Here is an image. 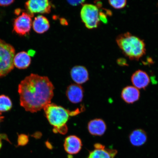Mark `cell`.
I'll use <instances>...</instances> for the list:
<instances>
[{
	"label": "cell",
	"mask_w": 158,
	"mask_h": 158,
	"mask_svg": "<svg viewBox=\"0 0 158 158\" xmlns=\"http://www.w3.org/2000/svg\"><path fill=\"white\" fill-rule=\"evenodd\" d=\"M54 87L47 77L31 74L19 86L20 104L27 111L35 113L50 104Z\"/></svg>",
	"instance_id": "6da1fadb"
},
{
	"label": "cell",
	"mask_w": 158,
	"mask_h": 158,
	"mask_svg": "<svg viewBox=\"0 0 158 158\" xmlns=\"http://www.w3.org/2000/svg\"><path fill=\"white\" fill-rule=\"evenodd\" d=\"M116 42L123 54L131 60H138L145 54L143 40L129 32L118 35Z\"/></svg>",
	"instance_id": "7a4b0ae2"
},
{
	"label": "cell",
	"mask_w": 158,
	"mask_h": 158,
	"mask_svg": "<svg viewBox=\"0 0 158 158\" xmlns=\"http://www.w3.org/2000/svg\"><path fill=\"white\" fill-rule=\"evenodd\" d=\"M44 110L47 120L54 127V132L66 134L68 131L66 123L71 114L70 111L62 106L51 103L45 106Z\"/></svg>",
	"instance_id": "3957f363"
},
{
	"label": "cell",
	"mask_w": 158,
	"mask_h": 158,
	"mask_svg": "<svg viewBox=\"0 0 158 158\" xmlns=\"http://www.w3.org/2000/svg\"><path fill=\"white\" fill-rule=\"evenodd\" d=\"M15 54L13 47L0 39V77L6 76L14 68Z\"/></svg>",
	"instance_id": "277c9868"
},
{
	"label": "cell",
	"mask_w": 158,
	"mask_h": 158,
	"mask_svg": "<svg viewBox=\"0 0 158 158\" xmlns=\"http://www.w3.org/2000/svg\"><path fill=\"white\" fill-rule=\"evenodd\" d=\"M98 7L97 6L89 4L83 5L81 11V17L87 28H96L100 23Z\"/></svg>",
	"instance_id": "5b68a950"
},
{
	"label": "cell",
	"mask_w": 158,
	"mask_h": 158,
	"mask_svg": "<svg viewBox=\"0 0 158 158\" xmlns=\"http://www.w3.org/2000/svg\"><path fill=\"white\" fill-rule=\"evenodd\" d=\"M33 17L28 13L23 12L15 19L14 23V30L20 35L27 34L31 31L32 25L31 18Z\"/></svg>",
	"instance_id": "8992f818"
},
{
	"label": "cell",
	"mask_w": 158,
	"mask_h": 158,
	"mask_svg": "<svg viewBox=\"0 0 158 158\" xmlns=\"http://www.w3.org/2000/svg\"><path fill=\"white\" fill-rule=\"evenodd\" d=\"M25 6L28 13L32 16L34 13H49L51 9V3L47 0H31L26 3Z\"/></svg>",
	"instance_id": "52a82bcc"
},
{
	"label": "cell",
	"mask_w": 158,
	"mask_h": 158,
	"mask_svg": "<svg viewBox=\"0 0 158 158\" xmlns=\"http://www.w3.org/2000/svg\"><path fill=\"white\" fill-rule=\"evenodd\" d=\"M94 148L88 158H114L118 153L116 150L108 149L100 143L95 144Z\"/></svg>",
	"instance_id": "ba28073f"
},
{
	"label": "cell",
	"mask_w": 158,
	"mask_h": 158,
	"mask_svg": "<svg viewBox=\"0 0 158 158\" xmlns=\"http://www.w3.org/2000/svg\"><path fill=\"white\" fill-rule=\"evenodd\" d=\"M131 81L133 86L138 89H145L149 85L150 79L147 73L138 70L132 75Z\"/></svg>",
	"instance_id": "9c48e42d"
},
{
	"label": "cell",
	"mask_w": 158,
	"mask_h": 158,
	"mask_svg": "<svg viewBox=\"0 0 158 158\" xmlns=\"http://www.w3.org/2000/svg\"><path fill=\"white\" fill-rule=\"evenodd\" d=\"M81 140L76 135H70L65 139L64 147L65 151L70 155L78 153L81 149Z\"/></svg>",
	"instance_id": "30bf717a"
},
{
	"label": "cell",
	"mask_w": 158,
	"mask_h": 158,
	"mask_svg": "<svg viewBox=\"0 0 158 158\" xmlns=\"http://www.w3.org/2000/svg\"><path fill=\"white\" fill-rule=\"evenodd\" d=\"M66 94L67 98L71 102L78 103L81 102L83 98V89L80 85H70L67 88Z\"/></svg>",
	"instance_id": "8fae6325"
},
{
	"label": "cell",
	"mask_w": 158,
	"mask_h": 158,
	"mask_svg": "<svg viewBox=\"0 0 158 158\" xmlns=\"http://www.w3.org/2000/svg\"><path fill=\"white\" fill-rule=\"evenodd\" d=\"M121 97L126 103L132 104L139 100L140 93L139 90L135 87L128 86L122 89Z\"/></svg>",
	"instance_id": "7c38bea8"
},
{
	"label": "cell",
	"mask_w": 158,
	"mask_h": 158,
	"mask_svg": "<svg viewBox=\"0 0 158 158\" xmlns=\"http://www.w3.org/2000/svg\"><path fill=\"white\" fill-rule=\"evenodd\" d=\"M107 126L104 120L101 118H95L90 120L88 124L89 132L92 135L101 136L106 133Z\"/></svg>",
	"instance_id": "4fadbf2b"
},
{
	"label": "cell",
	"mask_w": 158,
	"mask_h": 158,
	"mask_svg": "<svg viewBox=\"0 0 158 158\" xmlns=\"http://www.w3.org/2000/svg\"><path fill=\"white\" fill-rule=\"evenodd\" d=\"M73 80L77 84L84 83L89 80V74L87 70L84 67L77 66L73 67L70 72Z\"/></svg>",
	"instance_id": "5bb4252c"
},
{
	"label": "cell",
	"mask_w": 158,
	"mask_h": 158,
	"mask_svg": "<svg viewBox=\"0 0 158 158\" xmlns=\"http://www.w3.org/2000/svg\"><path fill=\"white\" fill-rule=\"evenodd\" d=\"M129 138L130 143L135 147H141L147 141V133L142 129L134 130L130 134Z\"/></svg>",
	"instance_id": "9a60e30c"
},
{
	"label": "cell",
	"mask_w": 158,
	"mask_h": 158,
	"mask_svg": "<svg viewBox=\"0 0 158 158\" xmlns=\"http://www.w3.org/2000/svg\"><path fill=\"white\" fill-rule=\"evenodd\" d=\"M32 27L35 32L42 34L48 30L50 25L48 19L46 17L39 15L35 18L32 22Z\"/></svg>",
	"instance_id": "2e32d148"
},
{
	"label": "cell",
	"mask_w": 158,
	"mask_h": 158,
	"mask_svg": "<svg viewBox=\"0 0 158 158\" xmlns=\"http://www.w3.org/2000/svg\"><path fill=\"white\" fill-rule=\"evenodd\" d=\"M31 58L27 53L23 51L18 53L14 58V65L19 69H26L31 63Z\"/></svg>",
	"instance_id": "e0dca14e"
},
{
	"label": "cell",
	"mask_w": 158,
	"mask_h": 158,
	"mask_svg": "<svg viewBox=\"0 0 158 158\" xmlns=\"http://www.w3.org/2000/svg\"><path fill=\"white\" fill-rule=\"evenodd\" d=\"M12 106V104L8 97L4 95L0 96V112L9 111Z\"/></svg>",
	"instance_id": "ac0fdd59"
},
{
	"label": "cell",
	"mask_w": 158,
	"mask_h": 158,
	"mask_svg": "<svg viewBox=\"0 0 158 158\" xmlns=\"http://www.w3.org/2000/svg\"><path fill=\"white\" fill-rule=\"evenodd\" d=\"M108 2L111 6L116 9L123 8L127 4V1L125 0H122V1L114 0V1H109Z\"/></svg>",
	"instance_id": "d6986e66"
},
{
	"label": "cell",
	"mask_w": 158,
	"mask_h": 158,
	"mask_svg": "<svg viewBox=\"0 0 158 158\" xmlns=\"http://www.w3.org/2000/svg\"><path fill=\"white\" fill-rule=\"evenodd\" d=\"M28 140L27 136L21 135L18 139V145L19 146H24L26 145Z\"/></svg>",
	"instance_id": "ffe728a7"
},
{
	"label": "cell",
	"mask_w": 158,
	"mask_h": 158,
	"mask_svg": "<svg viewBox=\"0 0 158 158\" xmlns=\"http://www.w3.org/2000/svg\"><path fill=\"white\" fill-rule=\"evenodd\" d=\"M99 17L100 21H102L104 23H107L108 19L105 13L102 12H100L99 14Z\"/></svg>",
	"instance_id": "44dd1931"
},
{
	"label": "cell",
	"mask_w": 158,
	"mask_h": 158,
	"mask_svg": "<svg viewBox=\"0 0 158 158\" xmlns=\"http://www.w3.org/2000/svg\"><path fill=\"white\" fill-rule=\"evenodd\" d=\"M117 64L120 66H126L128 65L126 59L123 58H119L117 60Z\"/></svg>",
	"instance_id": "7402d4cb"
},
{
	"label": "cell",
	"mask_w": 158,
	"mask_h": 158,
	"mask_svg": "<svg viewBox=\"0 0 158 158\" xmlns=\"http://www.w3.org/2000/svg\"><path fill=\"white\" fill-rule=\"evenodd\" d=\"M14 1L13 0H11V1H0V6H6L11 4Z\"/></svg>",
	"instance_id": "603a6c76"
},
{
	"label": "cell",
	"mask_w": 158,
	"mask_h": 158,
	"mask_svg": "<svg viewBox=\"0 0 158 158\" xmlns=\"http://www.w3.org/2000/svg\"><path fill=\"white\" fill-rule=\"evenodd\" d=\"M85 1H68V3L70 4L71 5L73 6H76L80 4L84 3Z\"/></svg>",
	"instance_id": "cb8c5ba5"
},
{
	"label": "cell",
	"mask_w": 158,
	"mask_h": 158,
	"mask_svg": "<svg viewBox=\"0 0 158 158\" xmlns=\"http://www.w3.org/2000/svg\"><path fill=\"white\" fill-rule=\"evenodd\" d=\"M3 118V116H1V114L0 113V122H1ZM6 137H3L2 135H1L0 134V149H1V148L2 146V139H6Z\"/></svg>",
	"instance_id": "d4e9b609"
},
{
	"label": "cell",
	"mask_w": 158,
	"mask_h": 158,
	"mask_svg": "<svg viewBox=\"0 0 158 158\" xmlns=\"http://www.w3.org/2000/svg\"><path fill=\"white\" fill-rule=\"evenodd\" d=\"M60 23L63 25H68V22L66 20L64 19H60Z\"/></svg>",
	"instance_id": "484cf974"
},
{
	"label": "cell",
	"mask_w": 158,
	"mask_h": 158,
	"mask_svg": "<svg viewBox=\"0 0 158 158\" xmlns=\"http://www.w3.org/2000/svg\"><path fill=\"white\" fill-rule=\"evenodd\" d=\"M35 52L33 50H30L28 51V53L27 54L29 55V56H33L35 54Z\"/></svg>",
	"instance_id": "4316f807"
}]
</instances>
